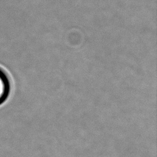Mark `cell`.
Wrapping results in <instances>:
<instances>
[{"mask_svg": "<svg viewBox=\"0 0 157 157\" xmlns=\"http://www.w3.org/2000/svg\"><path fill=\"white\" fill-rule=\"evenodd\" d=\"M10 92V82L7 74L0 68V105L8 99Z\"/></svg>", "mask_w": 157, "mask_h": 157, "instance_id": "cell-1", "label": "cell"}]
</instances>
